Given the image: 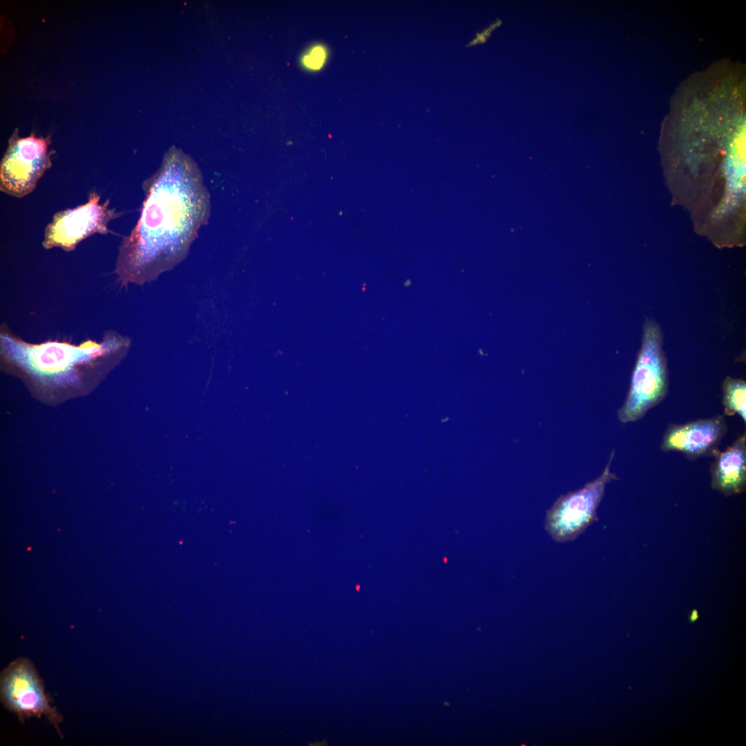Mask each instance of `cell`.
<instances>
[{"instance_id": "cell-1", "label": "cell", "mask_w": 746, "mask_h": 746, "mask_svg": "<svg viewBox=\"0 0 746 746\" xmlns=\"http://www.w3.org/2000/svg\"><path fill=\"white\" fill-rule=\"evenodd\" d=\"M140 217L119 247L114 273L122 286L155 280L187 256L210 216L209 193L197 163L175 146L143 184Z\"/></svg>"}, {"instance_id": "cell-2", "label": "cell", "mask_w": 746, "mask_h": 746, "mask_svg": "<svg viewBox=\"0 0 746 746\" xmlns=\"http://www.w3.org/2000/svg\"><path fill=\"white\" fill-rule=\"evenodd\" d=\"M131 339L108 330L100 341L79 345L23 340L3 323L0 354L4 370L18 376L35 392L46 394L82 392L96 385L128 353Z\"/></svg>"}, {"instance_id": "cell-3", "label": "cell", "mask_w": 746, "mask_h": 746, "mask_svg": "<svg viewBox=\"0 0 746 746\" xmlns=\"http://www.w3.org/2000/svg\"><path fill=\"white\" fill-rule=\"evenodd\" d=\"M669 381L666 358L658 325L647 321L641 348L632 373L630 388L618 420L623 423L639 421L667 396Z\"/></svg>"}, {"instance_id": "cell-4", "label": "cell", "mask_w": 746, "mask_h": 746, "mask_svg": "<svg viewBox=\"0 0 746 746\" xmlns=\"http://www.w3.org/2000/svg\"><path fill=\"white\" fill-rule=\"evenodd\" d=\"M0 698L3 707L15 714L21 723L44 716L61 738L62 715L51 705L42 678L32 662L21 657L5 667L0 676Z\"/></svg>"}, {"instance_id": "cell-5", "label": "cell", "mask_w": 746, "mask_h": 746, "mask_svg": "<svg viewBox=\"0 0 746 746\" xmlns=\"http://www.w3.org/2000/svg\"><path fill=\"white\" fill-rule=\"evenodd\" d=\"M615 450L602 474L595 480L577 490L561 495L547 510L545 528L557 542H567L577 537L597 519V508L602 501L608 483L618 479L611 471Z\"/></svg>"}, {"instance_id": "cell-6", "label": "cell", "mask_w": 746, "mask_h": 746, "mask_svg": "<svg viewBox=\"0 0 746 746\" xmlns=\"http://www.w3.org/2000/svg\"><path fill=\"white\" fill-rule=\"evenodd\" d=\"M109 205L108 200L101 204L100 196L92 192L85 204L57 213L46 227L43 247L70 251L93 234H106L108 222L119 216Z\"/></svg>"}, {"instance_id": "cell-7", "label": "cell", "mask_w": 746, "mask_h": 746, "mask_svg": "<svg viewBox=\"0 0 746 746\" xmlns=\"http://www.w3.org/2000/svg\"><path fill=\"white\" fill-rule=\"evenodd\" d=\"M48 147L44 138L13 137L1 162V190L16 198L31 193L52 164Z\"/></svg>"}, {"instance_id": "cell-8", "label": "cell", "mask_w": 746, "mask_h": 746, "mask_svg": "<svg viewBox=\"0 0 746 746\" xmlns=\"http://www.w3.org/2000/svg\"><path fill=\"white\" fill-rule=\"evenodd\" d=\"M727 432L724 415L671 424L663 434L660 448L664 452H681L689 459L714 457Z\"/></svg>"}, {"instance_id": "cell-9", "label": "cell", "mask_w": 746, "mask_h": 746, "mask_svg": "<svg viewBox=\"0 0 746 746\" xmlns=\"http://www.w3.org/2000/svg\"><path fill=\"white\" fill-rule=\"evenodd\" d=\"M714 457L710 468L711 487L726 496L743 493L746 487L745 433Z\"/></svg>"}, {"instance_id": "cell-10", "label": "cell", "mask_w": 746, "mask_h": 746, "mask_svg": "<svg viewBox=\"0 0 746 746\" xmlns=\"http://www.w3.org/2000/svg\"><path fill=\"white\" fill-rule=\"evenodd\" d=\"M723 405L727 416L738 414L746 422V383L741 379L727 376L723 381Z\"/></svg>"}, {"instance_id": "cell-11", "label": "cell", "mask_w": 746, "mask_h": 746, "mask_svg": "<svg viewBox=\"0 0 746 746\" xmlns=\"http://www.w3.org/2000/svg\"><path fill=\"white\" fill-rule=\"evenodd\" d=\"M326 59V51L322 46L313 48L309 54L303 57L304 65L312 70L320 69Z\"/></svg>"}, {"instance_id": "cell-12", "label": "cell", "mask_w": 746, "mask_h": 746, "mask_svg": "<svg viewBox=\"0 0 746 746\" xmlns=\"http://www.w3.org/2000/svg\"><path fill=\"white\" fill-rule=\"evenodd\" d=\"M502 21L499 19H497L495 23H492L490 26L485 29L483 32L476 35V37L470 41L466 46H472L479 44H484L490 36L491 32L496 28L501 26Z\"/></svg>"}, {"instance_id": "cell-13", "label": "cell", "mask_w": 746, "mask_h": 746, "mask_svg": "<svg viewBox=\"0 0 746 746\" xmlns=\"http://www.w3.org/2000/svg\"><path fill=\"white\" fill-rule=\"evenodd\" d=\"M698 617V614L697 611L696 610H694V611H693V612H692V613H691V615L690 616L689 620H690L691 622H694V621H696L697 620Z\"/></svg>"}]
</instances>
